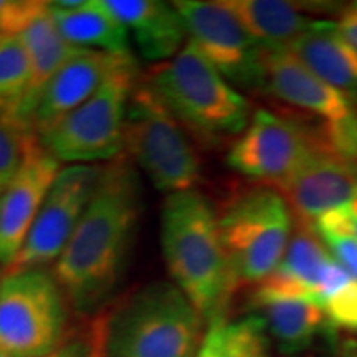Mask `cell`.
<instances>
[{"instance_id": "cell-1", "label": "cell", "mask_w": 357, "mask_h": 357, "mask_svg": "<svg viewBox=\"0 0 357 357\" xmlns=\"http://www.w3.org/2000/svg\"><path fill=\"white\" fill-rule=\"evenodd\" d=\"M141 212L139 176L123 154L102 166L82 220L52 266L71 310L78 314L96 311L118 287Z\"/></svg>"}, {"instance_id": "cell-2", "label": "cell", "mask_w": 357, "mask_h": 357, "mask_svg": "<svg viewBox=\"0 0 357 357\" xmlns=\"http://www.w3.org/2000/svg\"><path fill=\"white\" fill-rule=\"evenodd\" d=\"M160 248L171 281L205 323L225 318L236 291L218 213L199 189L169 194L160 211Z\"/></svg>"}, {"instance_id": "cell-3", "label": "cell", "mask_w": 357, "mask_h": 357, "mask_svg": "<svg viewBox=\"0 0 357 357\" xmlns=\"http://www.w3.org/2000/svg\"><path fill=\"white\" fill-rule=\"evenodd\" d=\"M102 316L105 357H195L205 321L172 281L142 284Z\"/></svg>"}, {"instance_id": "cell-4", "label": "cell", "mask_w": 357, "mask_h": 357, "mask_svg": "<svg viewBox=\"0 0 357 357\" xmlns=\"http://www.w3.org/2000/svg\"><path fill=\"white\" fill-rule=\"evenodd\" d=\"M144 79L187 131L207 141L240 136L252 119L247 98L189 42Z\"/></svg>"}, {"instance_id": "cell-5", "label": "cell", "mask_w": 357, "mask_h": 357, "mask_svg": "<svg viewBox=\"0 0 357 357\" xmlns=\"http://www.w3.org/2000/svg\"><path fill=\"white\" fill-rule=\"evenodd\" d=\"M218 225L236 289L257 284L283 260L294 231V215L278 189L255 184L222 205Z\"/></svg>"}, {"instance_id": "cell-6", "label": "cell", "mask_w": 357, "mask_h": 357, "mask_svg": "<svg viewBox=\"0 0 357 357\" xmlns=\"http://www.w3.org/2000/svg\"><path fill=\"white\" fill-rule=\"evenodd\" d=\"M124 155H129L153 187L167 195L197 189L202 177V159L187 129L146 79L136 83L129 100Z\"/></svg>"}, {"instance_id": "cell-7", "label": "cell", "mask_w": 357, "mask_h": 357, "mask_svg": "<svg viewBox=\"0 0 357 357\" xmlns=\"http://www.w3.org/2000/svg\"><path fill=\"white\" fill-rule=\"evenodd\" d=\"M139 82L134 56L119 63L89 100L38 136L61 164L111 162L124 154V126L132 89Z\"/></svg>"}, {"instance_id": "cell-8", "label": "cell", "mask_w": 357, "mask_h": 357, "mask_svg": "<svg viewBox=\"0 0 357 357\" xmlns=\"http://www.w3.org/2000/svg\"><path fill=\"white\" fill-rule=\"evenodd\" d=\"M70 311L52 271H8L0 284V354L47 356L71 329Z\"/></svg>"}, {"instance_id": "cell-9", "label": "cell", "mask_w": 357, "mask_h": 357, "mask_svg": "<svg viewBox=\"0 0 357 357\" xmlns=\"http://www.w3.org/2000/svg\"><path fill=\"white\" fill-rule=\"evenodd\" d=\"M263 91L311 116L337 153L357 160V108L288 50L265 52Z\"/></svg>"}, {"instance_id": "cell-10", "label": "cell", "mask_w": 357, "mask_h": 357, "mask_svg": "<svg viewBox=\"0 0 357 357\" xmlns=\"http://www.w3.org/2000/svg\"><path fill=\"white\" fill-rule=\"evenodd\" d=\"M318 137V128L257 109L230 146L227 164L255 184L281 190L310 158Z\"/></svg>"}, {"instance_id": "cell-11", "label": "cell", "mask_w": 357, "mask_h": 357, "mask_svg": "<svg viewBox=\"0 0 357 357\" xmlns=\"http://www.w3.org/2000/svg\"><path fill=\"white\" fill-rule=\"evenodd\" d=\"M187 30V42L197 48L234 86L261 89L265 50L220 0L172 2Z\"/></svg>"}, {"instance_id": "cell-12", "label": "cell", "mask_w": 357, "mask_h": 357, "mask_svg": "<svg viewBox=\"0 0 357 357\" xmlns=\"http://www.w3.org/2000/svg\"><path fill=\"white\" fill-rule=\"evenodd\" d=\"M102 166H63L43 200L24 247L13 265L6 270H45L61 255L95 194Z\"/></svg>"}, {"instance_id": "cell-13", "label": "cell", "mask_w": 357, "mask_h": 357, "mask_svg": "<svg viewBox=\"0 0 357 357\" xmlns=\"http://www.w3.org/2000/svg\"><path fill=\"white\" fill-rule=\"evenodd\" d=\"M280 192L296 222L311 229L324 213L356 202L357 160L337 153L319 132L310 158Z\"/></svg>"}, {"instance_id": "cell-14", "label": "cell", "mask_w": 357, "mask_h": 357, "mask_svg": "<svg viewBox=\"0 0 357 357\" xmlns=\"http://www.w3.org/2000/svg\"><path fill=\"white\" fill-rule=\"evenodd\" d=\"M61 162L38 144L0 195V265L8 270L19 257L43 200L61 171Z\"/></svg>"}, {"instance_id": "cell-15", "label": "cell", "mask_w": 357, "mask_h": 357, "mask_svg": "<svg viewBox=\"0 0 357 357\" xmlns=\"http://www.w3.org/2000/svg\"><path fill=\"white\" fill-rule=\"evenodd\" d=\"M128 56L132 55L116 56L105 52L83 50L66 61L45 86L30 116L29 124L35 134L42 136L53 124L89 100Z\"/></svg>"}, {"instance_id": "cell-16", "label": "cell", "mask_w": 357, "mask_h": 357, "mask_svg": "<svg viewBox=\"0 0 357 357\" xmlns=\"http://www.w3.org/2000/svg\"><path fill=\"white\" fill-rule=\"evenodd\" d=\"M126 26L131 42L146 61L166 63L187 43V30L174 3L160 0H102Z\"/></svg>"}, {"instance_id": "cell-17", "label": "cell", "mask_w": 357, "mask_h": 357, "mask_svg": "<svg viewBox=\"0 0 357 357\" xmlns=\"http://www.w3.org/2000/svg\"><path fill=\"white\" fill-rule=\"evenodd\" d=\"M50 13L58 32L73 47L116 56L132 55L126 26L102 0H58L50 2Z\"/></svg>"}, {"instance_id": "cell-18", "label": "cell", "mask_w": 357, "mask_h": 357, "mask_svg": "<svg viewBox=\"0 0 357 357\" xmlns=\"http://www.w3.org/2000/svg\"><path fill=\"white\" fill-rule=\"evenodd\" d=\"M288 52L357 108V52L339 32L336 22L318 19Z\"/></svg>"}, {"instance_id": "cell-19", "label": "cell", "mask_w": 357, "mask_h": 357, "mask_svg": "<svg viewBox=\"0 0 357 357\" xmlns=\"http://www.w3.org/2000/svg\"><path fill=\"white\" fill-rule=\"evenodd\" d=\"M268 337L283 354H298L334 329L316 303L300 298H270L252 301Z\"/></svg>"}, {"instance_id": "cell-20", "label": "cell", "mask_w": 357, "mask_h": 357, "mask_svg": "<svg viewBox=\"0 0 357 357\" xmlns=\"http://www.w3.org/2000/svg\"><path fill=\"white\" fill-rule=\"evenodd\" d=\"M265 52L289 50L318 19L291 2L280 0H220Z\"/></svg>"}, {"instance_id": "cell-21", "label": "cell", "mask_w": 357, "mask_h": 357, "mask_svg": "<svg viewBox=\"0 0 357 357\" xmlns=\"http://www.w3.org/2000/svg\"><path fill=\"white\" fill-rule=\"evenodd\" d=\"M19 38L24 43L30 68L29 93H26L25 102L20 111V118L29 124L35 105H37L38 98L48 82L61 70V66L66 61H70L71 58L77 56L83 50L70 45L61 37L55 22H53L50 7L37 20H33L26 26L19 35Z\"/></svg>"}, {"instance_id": "cell-22", "label": "cell", "mask_w": 357, "mask_h": 357, "mask_svg": "<svg viewBox=\"0 0 357 357\" xmlns=\"http://www.w3.org/2000/svg\"><path fill=\"white\" fill-rule=\"evenodd\" d=\"M316 305L333 329L357 334V280L333 255L321 275Z\"/></svg>"}, {"instance_id": "cell-23", "label": "cell", "mask_w": 357, "mask_h": 357, "mask_svg": "<svg viewBox=\"0 0 357 357\" xmlns=\"http://www.w3.org/2000/svg\"><path fill=\"white\" fill-rule=\"evenodd\" d=\"M30 84L24 43L15 35H0V114L19 116Z\"/></svg>"}, {"instance_id": "cell-24", "label": "cell", "mask_w": 357, "mask_h": 357, "mask_svg": "<svg viewBox=\"0 0 357 357\" xmlns=\"http://www.w3.org/2000/svg\"><path fill=\"white\" fill-rule=\"evenodd\" d=\"M38 136L19 116L0 114V195L25 164Z\"/></svg>"}, {"instance_id": "cell-25", "label": "cell", "mask_w": 357, "mask_h": 357, "mask_svg": "<svg viewBox=\"0 0 357 357\" xmlns=\"http://www.w3.org/2000/svg\"><path fill=\"white\" fill-rule=\"evenodd\" d=\"M223 357H271L270 339L258 316L229 321Z\"/></svg>"}, {"instance_id": "cell-26", "label": "cell", "mask_w": 357, "mask_h": 357, "mask_svg": "<svg viewBox=\"0 0 357 357\" xmlns=\"http://www.w3.org/2000/svg\"><path fill=\"white\" fill-rule=\"evenodd\" d=\"M43 357H105L101 312L79 328H71L63 341Z\"/></svg>"}, {"instance_id": "cell-27", "label": "cell", "mask_w": 357, "mask_h": 357, "mask_svg": "<svg viewBox=\"0 0 357 357\" xmlns=\"http://www.w3.org/2000/svg\"><path fill=\"white\" fill-rule=\"evenodd\" d=\"M50 7L43 0H0V35H19Z\"/></svg>"}, {"instance_id": "cell-28", "label": "cell", "mask_w": 357, "mask_h": 357, "mask_svg": "<svg viewBox=\"0 0 357 357\" xmlns=\"http://www.w3.org/2000/svg\"><path fill=\"white\" fill-rule=\"evenodd\" d=\"M311 230L321 234H349L357 238V200L347 207L324 213L312 223Z\"/></svg>"}, {"instance_id": "cell-29", "label": "cell", "mask_w": 357, "mask_h": 357, "mask_svg": "<svg viewBox=\"0 0 357 357\" xmlns=\"http://www.w3.org/2000/svg\"><path fill=\"white\" fill-rule=\"evenodd\" d=\"M331 255L357 280V238L349 234L318 235Z\"/></svg>"}, {"instance_id": "cell-30", "label": "cell", "mask_w": 357, "mask_h": 357, "mask_svg": "<svg viewBox=\"0 0 357 357\" xmlns=\"http://www.w3.org/2000/svg\"><path fill=\"white\" fill-rule=\"evenodd\" d=\"M227 324L229 321L225 318H217L207 324L202 346L195 357H223L225 354V341H227Z\"/></svg>"}, {"instance_id": "cell-31", "label": "cell", "mask_w": 357, "mask_h": 357, "mask_svg": "<svg viewBox=\"0 0 357 357\" xmlns=\"http://www.w3.org/2000/svg\"><path fill=\"white\" fill-rule=\"evenodd\" d=\"M336 24L342 37L357 52V0L339 8Z\"/></svg>"}, {"instance_id": "cell-32", "label": "cell", "mask_w": 357, "mask_h": 357, "mask_svg": "<svg viewBox=\"0 0 357 357\" xmlns=\"http://www.w3.org/2000/svg\"><path fill=\"white\" fill-rule=\"evenodd\" d=\"M339 357H357V341H347L342 346Z\"/></svg>"}, {"instance_id": "cell-33", "label": "cell", "mask_w": 357, "mask_h": 357, "mask_svg": "<svg viewBox=\"0 0 357 357\" xmlns=\"http://www.w3.org/2000/svg\"><path fill=\"white\" fill-rule=\"evenodd\" d=\"M3 275H6V271H3V266H2V265H0V284H2Z\"/></svg>"}, {"instance_id": "cell-34", "label": "cell", "mask_w": 357, "mask_h": 357, "mask_svg": "<svg viewBox=\"0 0 357 357\" xmlns=\"http://www.w3.org/2000/svg\"><path fill=\"white\" fill-rule=\"evenodd\" d=\"M0 357H7V356H3V354H0Z\"/></svg>"}]
</instances>
